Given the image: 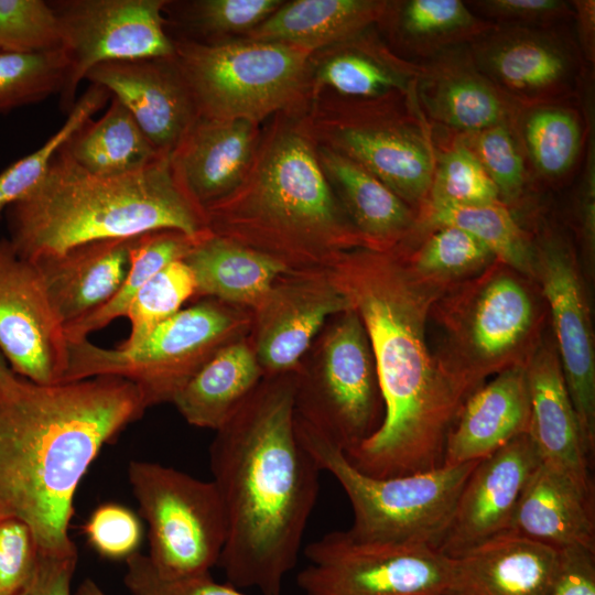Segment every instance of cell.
Masks as SVG:
<instances>
[{"instance_id":"obj_13","label":"cell","mask_w":595,"mask_h":595,"mask_svg":"<svg viewBox=\"0 0 595 595\" xmlns=\"http://www.w3.org/2000/svg\"><path fill=\"white\" fill-rule=\"evenodd\" d=\"M304 595H453L451 558L418 543L364 542L332 531L304 549Z\"/></svg>"},{"instance_id":"obj_2","label":"cell","mask_w":595,"mask_h":595,"mask_svg":"<svg viewBox=\"0 0 595 595\" xmlns=\"http://www.w3.org/2000/svg\"><path fill=\"white\" fill-rule=\"evenodd\" d=\"M296 372L263 377L216 431L209 467L225 517L227 583L281 595L296 565L321 468L295 429Z\"/></svg>"},{"instance_id":"obj_36","label":"cell","mask_w":595,"mask_h":595,"mask_svg":"<svg viewBox=\"0 0 595 595\" xmlns=\"http://www.w3.org/2000/svg\"><path fill=\"white\" fill-rule=\"evenodd\" d=\"M515 129L531 175L558 182L577 163L585 129L580 113L567 104L519 109Z\"/></svg>"},{"instance_id":"obj_39","label":"cell","mask_w":595,"mask_h":595,"mask_svg":"<svg viewBox=\"0 0 595 595\" xmlns=\"http://www.w3.org/2000/svg\"><path fill=\"white\" fill-rule=\"evenodd\" d=\"M435 166L426 205H476L500 201L498 191L473 152L452 134L435 141ZM425 205V206H426Z\"/></svg>"},{"instance_id":"obj_12","label":"cell","mask_w":595,"mask_h":595,"mask_svg":"<svg viewBox=\"0 0 595 595\" xmlns=\"http://www.w3.org/2000/svg\"><path fill=\"white\" fill-rule=\"evenodd\" d=\"M128 479L149 527L154 571L165 578L210 573L226 540V517L213 480L153 462L132 461Z\"/></svg>"},{"instance_id":"obj_37","label":"cell","mask_w":595,"mask_h":595,"mask_svg":"<svg viewBox=\"0 0 595 595\" xmlns=\"http://www.w3.org/2000/svg\"><path fill=\"white\" fill-rule=\"evenodd\" d=\"M204 236L191 237L180 230L160 229L134 237L129 250L128 272L119 290L100 309L66 326L67 340L86 339L89 334L125 316L138 291L166 264L184 259Z\"/></svg>"},{"instance_id":"obj_44","label":"cell","mask_w":595,"mask_h":595,"mask_svg":"<svg viewBox=\"0 0 595 595\" xmlns=\"http://www.w3.org/2000/svg\"><path fill=\"white\" fill-rule=\"evenodd\" d=\"M62 48L58 19L43 0H0V51L35 53Z\"/></svg>"},{"instance_id":"obj_47","label":"cell","mask_w":595,"mask_h":595,"mask_svg":"<svg viewBox=\"0 0 595 595\" xmlns=\"http://www.w3.org/2000/svg\"><path fill=\"white\" fill-rule=\"evenodd\" d=\"M84 532L97 553L113 560L134 554L142 539V526L136 513L112 502L100 505L91 512Z\"/></svg>"},{"instance_id":"obj_16","label":"cell","mask_w":595,"mask_h":595,"mask_svg":"<svg viewBox=\"0 0 595 595\" xmlns=\"http://www.w3.org/2000/svg\"><path fill=\"white\" fill-rule=\"evenodd\" d=\"M0 354L18 376L62 383L68 365L64 325L32 261L0 239Z\"/></svg>"},{"instance_id":"obj_52","label":"cell","mask_w":595,"mask_h":595,"mask_svg":"<svg viewBox=\"0 0 595 595\" xmlns=\"http://www.w3.org/2000/svg\"><path fill=\"white\" fill-rule=\"evenodd\" d=\"M77 555L55 556L40 553L35 574L20 595H71V582Z\"/></svg>"},{"instance_id":"obj_3","label":"cell","mask_w":595,"mask_h":595,"mask_svg":"<svg viewBox=\"0 0 595 595\" xmlns=\"http://www.w3.org/2000/svg\"><path fill=\"white\" fill-rule=\"evenodd\" d=\"M145 409L119 377L39 385L18 376L0 397V516L25 522L41 554L77 555L68 534L76 489L101 447Z\"/></svg>"},{"instance_id":"obj_32","label":"cell","mask_w":595,"mask_h":595,"mask_svg":"<svg viewBox=\"0 0 595 595\" xmlns=\"http://www.w3.org/2000/svg\"><path fill=\"white\" fill-rule=\"evenodd\" d=\"M388 6V0L284 1L247 39L289 43L316 52L378 24Z\"/></svg>"},{"instance_id":"obj_4","label":"cell","mask_w":595,"mask_h":595,"mask_svg":"<svg viewBox=\"0 0 595 595\" xmlns=\"http://www.w3.org/2000/svg\"><path fill=\"white\" fill-rule=\"evenodd\" d=\"M203 210L213 235L290 271L325 270L340 253L369 248L322 170L306 112L267 120L242 181Z\"/></svg>"},{"instance_id":"obj_54","label":"cell","mask_w":595,"mask_h":595,"mask_svg":"<svg viewBox=\"0 0 595 595\" xmlns=\"http://www.w3.org/2000/svg\"><path fill=\"white\" fill-rule=\"evenodd\" d=\"M18 375L7 365L4 358L0 354V397L15 381Z\"/></svg>"},{"instance_id":"obj_18","label":"cell","mask_w":595,"mask_h":595,"mask_svg":"<svg viewBox=\"0 0 595 595\" xmlns=\"http://www.w3.org/2000/svg\"><path fill=\"white\" fill-rule=\"evenodd\" d=\"M350 307L325 270L283 273L252 312L248 336L264 377L298 371L325 323Z\"/></svg>"},{"instance_id":"obj_48","label":"cell","mask_w":595,"mask_h":595,"mask_svg":"<svg viewBox=\"0 0 595 595\" xmlns=\"http://www.w3.org/2000/svg\"><path fill=\"white\" fill-rule=\"evenodd\" d=\"M467 7L496 25L552 28L574 19L571 1L563 0H470Z\"/></svg>"},{"instance_id":"obj_10","label":"cell","mask_w":595,"mask_h":595,"mask_svg":"<svg viewBox=\"0 0 595 595\" xmlns=\"http://www.w3.org/2000/svg\"><path fill=\"white\" fill-rule=\"evenodd\" d=\"M523 279L496 261L433 305L447 336L441 356L468 396L487 377L526 363L539 342V307Z\"/></svg>"},{"instance_id":"obj_31","label":"cell","mask_w":595,"mask_h":595,"mask_svg":"<svg viewBox=\"0 0 595 595\" xmlns=\"http://www.w3.org/2000/svg\"><path fill=\"white\" fill-rule=\"evenodd\" d=\"M264 375L248 337L216 353L172 403L194 426L217 431L251 396Z\"/></svg>"},{"instance_id":"obj_19","label":"cell","mask_w":595,"mask_h":595,"mask_svg":"<svg viewBox=\"0 0 595 595\" xmlns=\"http://www.w3.org/2000/svg\"><path fill=\"white\" fill-rule=\"evenodd\" d=\"M540 463L528 433L482 458L461 491L439 551L456 558L507 532L520 496Z\"/></svg>"},{"instance_id":"obj_34","label":"cell","mask_w":595,"mask_h":595,"mask_svg":"<svg viewBox=\"0 0 595 595\" xmlns=\"http://www.w3.org/2000/svg\"><path fill=\"white\" fill-rule=\"evenodd\" d=\"M63 147L78 165L100 176L138 171L163 155L115 97L98 120L86 121Z\"/></svg>"},{"instance_id":"obj_24","label":"cell","mask_w":595,"mask_h":595,"mask_svg":"<svg viewBox=\"0 0 595 595\" xmlns=\"http://www.w3.org/2000/svg\"><path fill=\"white\" fill-rule=\"evenodd\" d=\"M530 426L526 363L513 365L477 388L464 402L446 440L443 465L482 459Z\"/></svg>"},{"instance_id":"obj_38","label":"cell","mask_w":595,"mask_h":595,"mask_svg":"<svg viewBox=\"0 0 595 595\" xmlns=\"http://www.w3.org/2000/svg\"><path fill=\"white\" fill-rule=\"evenodd\" d=\"M411 270L423 281L448 291L479 275L497 260L467 231L441 226L415 248L400 244Z\"/></svg>"},{"instance_id":"obj_6","label":"cell","mask_w":595,"mask_h":595,"mask_svg":"<svg viewBox=\"0 0 595 595\" xmlns=\"http://www.w3.org/2000/svg\"><path fill=\"white\" fill-rule=\"evenodd\" d=\"M314 51L245 39L174 40V58L199 118L261 126L280 112H306L314 98Z\"/></svg>"},{"instance_id":"obj_33","label":"cell","mask_w":595,"mask_h":595,"mask_svg":"<svg viewBox=\"0 0 595 595\" xmlns=\"http://www.w3.org/2000/svg\"><path fill=\"white\" fill-rule=\"evenodd\" d=\"M378 24L387 30L394 52L415 63L468 45L494 26L462 0L389 1Z\"/></svg>"},{"instance_id":"obj_14","label":"cell","mask_w":595,"mask_h":595,"mask_svg":"<svg viewBox=\"0 0 595 595\" xmlns=\"http://www.w3.org/2000/svg\"><path fill=\"white\" fill-rule=\"evenodd\" d=\"M165 0H62L50 2L58 19L68 68L60 93L67 113L79 83L95 66L113 61L169 57Z\"/></svg>"},{"instance_id":"obj_20","label":"cell","mask_w":595,"mask_h":595,"mask_svg":"<svg viewBox=\"0 0 595 595\" xmlns=\"http://www.w3.org/2000/svg\"><path fill=\"white\" fill-rule=\"evenodd\" d=\"M85 79L117 98L160 153L171 154L199 118L174 55L101 63Z\"/></svg>"},{"instance_id":"obj_28","label":"cell","mask_w":595,"mask_h":595,"mask_svg":"<svg viewBox=\"0 0 595 595\" xmlns=\"http://www.w3.org/2000/svg\"><path fill=\"white\" fill-rule=\"evenodd\" d=\"M594 491L542 462L526 485L508 531L558 550L595 551Z\"/></svg>"},{"instance_id":"obj_35","label":"cell","mask_w":595,"mask_h":595,"mask_svg":"<svg viewBox=\"0 0 595 595\" xmlns=\"http://www.w3.org/2000/svg\"><path fill=\"white\" fill-rule=\"evenodd\" d=\"M441 226L467 231L485 245L498 262L527 279H534V244L511 208L501 201L462 206L426 205L419 212L415 231Z\"/></svg>"},{"instance_id":"obj_21","label":"cell","mask_w":595,"mask_h":595,"mask_svg":"<svg viewBox=\"0 0 595 595\" xmlns=\"http://www.w3.org/2000/svg\"><path fill=\"white\" fill-rule=\"evenodd\" d=\"M419 64L415 98L431 127L468 134L516 121L519 109L479 72L467 45Z\"/></svg>"},{"instance_id":"obj_27","label":"cell","mask_w":595,"mask_h":595,"mask_svg":"<svg viewBox=\"0 0 595 595\" xmlns=\"http://www.w3.org/2000/svg\"><path fill=\"white\" fill-rule=\"evenodd\" d=\"M260 133V126L247 120L198 118L194 123L171 158L186 191L202 208L239 185Z\"/></svg>"},{"instance_id":"obj_26","label":"cell","mask_w":595,"mask_h":595,"mask_svg":"<svg viewBox=\"0 0 595 595\" xmlns=\"http://www.w3.org/2000/svg\"><path fill=\"white\" fill-rule=\"evenodd\" d=\"M133 238L88 241L32 261L64 328L94 313L117 293L128 272Z\"/></svg>"},{"instance_id":"obj_5","label":"cell","mask_w":595,"mask_h":595,"mask_svg":"<svg viewBox=\"0 0 595 595\" xmlns=\"http://www.w3.org/2000/svg\"><path fill=\"white\" fill-rule=\"evenodd\" d=\"M171 154L138 171L100 176L62 145L42 180L6 210L8 239L20 257L35 261L84 242L160 229L208 234L204 210L176 174Z\"/></svg>"},{"instance_id":"obj_23","label":"cell","mask_w":595,"mask_h":595,"mask_svg":"<svg viewBox=\"0 0 595 595\" xmlns=\"http://www.w3.org/2000/svg\"><path fill=\"white\" fill-rule=\"evenodd\" d=\"M451 560L453 595H550L560 550L507 531Z\"/></svg>"},{"instance_id":"obj_9","label":"cell","mask_w":595,"mask_h":595,"mask_svg":"<svg viewBox=\"0 0 595 595\" xmlns=\"http://www.w3.org/2000/svg\"><path fill=\"white\" fill-rule=\"evenodd\" d=\"M306 116L318 145L363 166L416 214L426 205L435 144L415 95L361 101L318 93Z\"/></svg>"},{"instance_id":"obj_53","label":"cell","mask_w":595,"mask_h":595,"mask_svg":"<svg viewBox=\"0 0 595 595\" xmlns=\"http://www.w3.org/2000/svg\"><path fill=\"white\" fill-rule=\"evenodd\" d=\"M574 21H576V41L583 58L594 63L595 52V1L573 0Z\"/></svg>"},{"instance_id":"obj_11","label":"cell","mask_w":595,"mask_h":595,"mask_svg":"<svg viewBox=\"0 0 595 595\" xmlns=\"http://www.w3.org/2000/svg\"><path fill=\"white\" fill-rule=\"evenodd\" d=\"M322 334L315 360L296 371L295 413L349 453L380 426L383 402L365 326L350 307Z\"/></svg>"},{"instance_id":"obj_55","label":"cell","mask_w":595,"mask_h":595,"mask_svg":"<svg viewBox=\"0 0 595 595\" xmlns=\"http://www.w3.org/2000/svg\"><path fill=\"white\" fill-rule=\"evenodd\" d=\"M75 595H106L102 589L90 578L84 580Z\"/></svg>"},{"instance_id":"obj_49","label":"cell","mask_w":595,"mask_h":595,"mask_svg":"<svg viewBox=\"0 0 595 595\" xmlns=\"http://www.w3.org/2000/svg\"><path fill=\"white\" fill-rule=\"evenodd\" d=\"M125 585L131 595H246L228 583L216 582L210 573L165 578L160 576L147 555L136 552L126 559Z\"/></svg>"},{"instance_id":"obj_46","label":"cell","mask_w":595,"mask_h":595,"mask_svg":"<svg viewBox=\"0 0 595 595\" xmlns=\"http://www.w3.org/2000/svg\"><path fill=\"white\" fill-rule=\"evenodd\" d=\"M40 549L22 520L0 517V595H20L32 581Z\"/></svg>"},{"instance_id":"obj_41","label":"cell","mask_w":595,"mask_h":595,"mask_svg":"<svg viewBox=\"0 0 595 595\" xmlns=\"http://www.w3.org/2000/svg\"><path fill=\"white\" fill-rule=\"evenodd\" d=\"M109 91L90 84L67 113L66 121L41 148L19 159L0 173V219L6 210L28 194L44 176L52 158L68 138L106 104Z\"/></svg>"},{"instance_id":"obj_40","label":"cell","mask_w":595,"mask_h":595,"mask_svg":"<svg viewBox=\"0 0 595 595\" xmlns=\"http://www.w3.org/2000/svg\"><path fill=\"white\" fill-rule=\"evenodd\" d=\"M67 68L63 48L35 53L0 51V112L60 94Z\"/></svg>"},{"instance_id":"obj_17","label":"cell","mask_w":595,"mask_h":595,"mask_svg":"<svg viewBox=\"0 0 595 595\" xmlns=\"http://www.w3.org/2000/svg\"><path fill=\"white\" fill-rule=\"evenodd\" d=\"M534 279L549 304L554 346L588 454L595 448V350L582 279L569 245L556 235L534 244Z\"/></svg>"},{"instance_id":"obj_1","label":"cell","mask_w":595,"mask_h":595,"mask_svg":"<svg viewBox=\"0 0 595 595\" xmlns=\"http://www.w3.org/2000/svg\"><path fill=\"white\" fill-rule=\"evenodd\" d=\"M325 271L365 326L383 402L378 430L346 457L376 478L443 466L447 436L469 397L429 344L430 314L446 291L421 280L400 245L350 249Z\"/></svg>"},{"instance_id":"obj_29","label":"cell","mask_w":595,"mask_h":595,"mask_svg":"<svg viewBox=\"0 0 595 595\" xmlns=\"http://www.w3.org/2000/svg\"><path fill=\"white\" fill-rule=\"evenodd\" d=\"M317 156L333 192L369 248L389 250L415 232L416 212L379 178L318 144Z\"/></svg>"},{"instance_id":"obj_25","label":"cell","mask_w":595,"mask_h":595,"mask_svg":"<svg viewBox=\"0 0 595 595\" xmlns=\"http://www.w3.org/2000/svg\"><path fill=\"white\" fill-rule=\"evenodd\" d=\"M370 31L313 53L314 97L324 88L361 101L415 95L420 64L401 57Z\"/></svg>"},{"instance_id":"obj_42","label":"cell","mask_w":595,"mask_h":595,"mask_svg":"<svg viewBox=\"0 0 595 595\" xmlns=\"http://www.w3.org/2000/svg\"><path fill=\"white\" fill-rule=\"evenodd\" d=\"M193 296H196V282L184 259L166 264L130 302L125 315L130 322V335L120 346L132 347L141 343L161 323L180 312Z\"/></svg>"},{"instance_id":"obj_22","label":"cell","mask_w":595,"mask_h":595,"mask_svg":"<svg viewBox=\"0 0 595 595\" xmlns=\"http://www.w3.org/2000/svg\"><path fill=\"white\" fill-rule=\"evenodd\" d=\"M530 426L541 462L594 491L591 461L554 343L539 340L526 361Z\"/></svg>"},{"instance_id":"obj_15","label":"cell","mask_w":595,"mask_h":595,"mask_svg":"<svg viewBox=\"0 0 595 595\" xmlns=\"http://www.w3.org/2000/svg\"><path fill=\"white\" fill-rule=\"evenodd\" d=\"M566 24H494L467 46L479 72L518 109L567 104L581 88L584 58Z\"/></svg>"},{"instance_id":"obj_51","label":"cell","mask_w":595,"mask_h":595,"mask_svg":"<svg viewBox=\"0 0 595 595\" xmlns=\"http://www.w3.org/2000/svg\"><path fill=\"white\" fill-rule=\"evenodd\" d=\"M580 237L588 259L595 251V147L594 133L588 129L586 159L581 178L577 202Z\"/></svg>"},{"instance_id":"obj_50","label":"cell","mask_w":595,"mask_h":595,"mask_svg":"<svg viewBox=\"0 0 595 595\" xmlns=\"http://www.w3.org/2000/svg\"><path fill=\"white\" fill-rule=\"evenodd\" d=\"M550 595H595V551L578 545L561 549Z\"/></svg>"},{"instance_id":"obj_56","label":"cell","mask_w":595,"mask_h":595,"mask_svg":"<svg viewBox=\"0 0 595 595\" xmlns=\"http://www.w3.org/2000/svg\"><path fill=\"white\" fill-rule=\"evenodd\" d=\"M1 517V516H0Z\"/></svg>"},{"instance_id":"obj_7","label":"cell","mask_w":595,"mask_h":595,"mask_svg":"<svg viewBox=\"0 0 595 595\" xmlns=\"http://www.w3.org/2000/svg\"><path fill=\"white\" fill-rule=\"evenodd\" d=\"M303 446L344 489L354 513L347 534L357 541L426 544L439 550L461 491L480 459L388 478L360 473L316 426L295 413Z\"/></svg>"},{"instance_id":"obj_8","label":"cell","mask_w":595,"mask_h":595,"mask_svg":"<svg viewBox=\"0 0 595 595\" xmlns=\"http://www.w3.org/2000/svg\"><path fill=\"white\" fill-rule=\"evenodd\" d=\"M252 312L215 299L182 309L132 347L68 342L63 382L112 376L132 382L147 408L173 401L221 348L250 334Z\"/></svg>"},{"instance_id":"obj_30","label":"cell","mask_w":595,"mask_h":595,"mask_svg":"<svg viewBox=\"0 0 595 595\" xmlns=\"http://www.w3.org/2000/svg\"><path fill=\"white\" fill-rule=\"evenodd\" d=\"M184 261L193 271L196 296L250 312L262 303L274 282L290 271L278 260L210 231L193 246Z\"/></svg>"},{"instance_id":"obj_45","label":"cell","mask_w":595,"mask_h":595,"mask_svg":"<svg viewBox=\"0 0 595 595\" xmlns=\"http://www.w3.org/2000/svg\"><path fill=\"white\" fill-rule=\"evenodd\" d=\"M283 2L282 0H198L188 4V21L206 35L248 34L277 11Z\"/></svg>"},{"instance_id":"obj_43","label":"cell","mask_w":595,"mask_h":595,"mask_svg":"<svg viewBox=\"0 0 595 595\" xmlns=\"http://www.w3.org/2000/svg\"><path fill=\"white\" fill-rule=\"evenodd\" d=\"M473 152L495 184L500 201L511 208L529 186L531 173L513 123L455 134Z\"/></svg>"}]
</instances>
